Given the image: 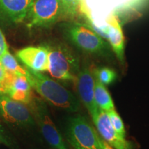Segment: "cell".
I'll return each mask as SVG.
<instances>
[{"instance_id":"1","label":"cell","mask_w":149,"mask_h":149,"mask_svg":"<svg viewBox=\"0 0 149 149\" xmlns=\"http://www.w3.org/2000/svg\"><path fill=\"white\" fill-rule=\"evenodd\" d=\"M26 77L31 88L34 89L45 101L54 107L68 112H76L80 103L76 96L64 86L41 72L25 67Z\"/></svg>"},{"instance_id":"2","label":"cell","mask_w":149,"mask_h":149,"mask_svg":"<svg viewBox=\"0 0 149 149\" xmlns=\"http://www.w3.org/2000/svg\"><path fill=\"white\" fill-rule=\"evenodd\" d=\"M44 46L48 51V71L52 77L64 81H75L81 68L78 56L64 44Z\"/></svg>"},{"instance_id":"3","label":"cell","mask_w":149,"mask_h":149,"mask_svg":"<svg viewBox=\"0 0 149 149\" xmlns=\"http://www.w3.org/2000/svg\"><path fill=\"white\" fill-rule=\"evenodd\" d=\"M63 30L67 40L84 53L100 56L107 55L109 53V43L88 24L71 22L64 24Z\"/></svg>"},{"instance_id":"4","label":"cell","mask_w":149,"mask_h":149,"mask_svg":"<svg viewBox=\"0 0 149 149\" xmlns=\"http://www.w3.org/2000/svg\"><path fill=\"white\" fill-rule=\"evenodd\" d=\"M66 136L68 143L74 149H100V135L81 115L69 119Z\"/></svg>"},{"instance_id":"5","label":"cell","mask_w":149,"mask_h":149,"mask_svg":"<svg viewBox=\"0 0 149 149\" xmlns=\"http://www.w3.org/2000/svg\"><path fill=\"white\" fill-rule=\"evenodd\" d=\"M27 106L48 144L53 149H68L62 136L50 116L44 102L33 96L32 101Z\"/></svg>"},{"instance_id":"6","label":"cell","mask_w":149,"mask_h":149,"mask_svg":"<svg viewBox=\"0 0 149 149\" xmlns=\"http://www.w3.org/2000/svg\"><path fill=\"white\" fill-rule=\"evenodd\" d=\"M61 18L59 0H35L26 19L27 26L48 29Z\"/></svg>"},{"instance_id":"7","label":"cell","mask_w":149,"mask_h":149,"mask_svg":"<svg viewBox=\"0 0 149 149\" xmlns=\"http://www.w3.org/2000/svg\"><path fill=\"white\" fill-rule=\"evenodd\" d=\"M0 117L10 124L22 127H30L35 122L26 104L16 101L1 92Z\"/></svg>"},{"instance_id":"8","label":"cell","mask_w":149,"mask_h":149,"mask_svg":"<svg viewBox=\"0 0 149 149\" xmlns=\"http://www.w3.org/2000/svg\"><path fill=\"white\" fill-rule=\"evenodd\" d=\"M95 79V72L91 70L89 67L83 66L80 68L75 81L80 100L88 110L91 117L99 110L94 97Z\"/></svg>"},{"instance_id":"9","label":"cell","mask_w":149,"mask_h":149,"mask_svg":"<svg viewBox=\"0 0 149 149\" xmlns=\"http://www.w3.org/2000/svg\"><path fill=\"white\" fill-rule=\"evenodd\" d=\"M92 120L100 137L113 148L133 149L131 143L119 135L113 128L107 112L99 109Z\"/></svg>"},{"instance_id":"10","label":"cell","mask_w":149,"mask_h":149,"mask_svg":"<svg viewBox=\"0 0 149 149\" xmlns=\"http://www.w3.org/2000/svg\"><path fill=\"white\" fill-rule=\"evenodd\" d=\"M3 93L16 101L29 105L33 97L32 88L25 75L7 72L2 86Z\"/></svg>"},{"instance_id":"11","label":"cell","mask_w":149,"mask_h":149,"mask_svg":"<svg viewBox=\"0 0 149 149\" xmlns=\"http://www.w3.org/2000/svg\"><path fill=\"white\" fill-rule=\"evenodd\" d=\"M16 56L29 69L37 72L48 70V51L44 45L23 48L17 52Z\"/></svg>"},{"instance_id":"12","label":"cell","mask_w":149,"mask_h":149,"mask_svg":"<svg viewBox=\"0 0 149 149\" xmlns=\"http://www.w3.org/2000/svg\"><path fill=\"white\" fill-rule=\"evenodd\" d=\"M35 0H0V19L8 24H19L26 19Z\"/></svg>"},{"instance_id":"13","label":"cell","mask_w":149,"mask_h":149,"mask_svg":"<svg viewBox=\"0 0 149 149\" xmlns=\"http://www.w3.org/2000/svg\"><path fill=\"white\" fill-rule=\"evenodd\" d=\"M107 24L109 26L107 40L117 59L123 64L124 61L125 39L120 20L116 15H113L108 19Z\"/></svg>"},{"instance_id":"14","label":"cell","mask_w":149,"mask_h":149,"mask_svg":"<svg viewBox=\"0 0 149 149\" xmlns=\"http://www.w3.org/2000/svg\"><path fill=\"white\" fill-rule=\"evenodd\" d=\"M94 97L97 106L100 109L105 112L115 109V104L111 94L106 88L105 85L100 82L97 78L95 84Z\"/></svg>"},{"instance_id":"15","label":"cell","mask_w":149,"mask_h":149,"mask_svg":"<svg viewBox=\"0 0 149 149\" xmlns=\"http://www.w3.org/2000/svg\"><path fill=\"white\" fill-rule=\"evenodd\" d=\"M0 61L6 71L16 75H25L26 69L19 64L17 60L12 54L6 51L0 58Z\"/></svg>"},{"instance_id":"16","label":"cell","mask_w":149,"mask_h":149,"mask_svg":"<svg viewBox=\"0 0 149 149\" xmlns=\"http://www.w3.org/2000/svg\"><path fill=\"white\" fill-rule=\"evenodd\" d=\"M61 18L72 19L79 13L82 0H59Z\"/></svg>"},{"instance_id":"17","label":"cell","mask_w":149,"mask_h":149,"mask_svg":"<svg viewBox=\"0 0 149 149\" xmlns=\"http://www.w3.org/2000/svg\"><path fill=\"white\" fill-rule=\"evenodd\" d=\"M94 72L97 79L105 86L114 82L117 78L115 70L109 67H100Z\"/></svg>"},{"instance_id":"18","label":"cell","mask_w":149,"mask_h":149,"mask_svg":"<svg viewBox=\"0 0 149 149\" xmlns=\"http://www.w3.org/2000/svg\"><path fill=\"white\" fill-rule=\"evenodd\" d=\"M109 116V121L115 131L122 137L126 138V129L124 124L121 118L120 115L115 111V109L107 112Z\"/></svg>"},{"instance_id":"19","label":"cell","mask_w":149,"mask_h":149,"mask_svg":"<svg viewBox=\"0 0 149 149\" xmlns=\"http://www.w3.org/2000/svg\"><path fill=\"white\" fill-rule=\"evenodd\" d=\"M8 44L2 31L0 30V58L6 52L8 51Z\"/></svg>"},{"instance_id":"20","label":"cell","mask_w":149,"mask_h":149,"mask_svg":"<svg viewBox=\"0 0 149 149\" xmlns=\"http://www.w3.org/2000/svg\"><path fill=\"white\" fill-rule=\"evenodd\" d=\"M7 75V72L6 71L5 68H3V65L1 64V61H0V89L1 91H2L3 93V90H2V86L4 82L6 77Z\"/></svg>"},{"instance_id":"21","label":"cell","mask_w":149,"mask_h":149,"mask_svg":"<svg viewBox=\"0 0 149 149\" xmlns=\"http://www.w3.org/2000/svg\"><path fill=\"white\" fill-rule=\"evenodd\" d=\"M100 149H114L100 136Z\"/></svg>"},{"instance_id":"22","label":"cell","mask_w":149,"mask_h":149,"mask_svg":"<svg viewBox=\"0 0 149 149\" xmlns=\"http://www.w3.org/2000/svg\"><path fill=\"white\" fill-rule=\"evenodd\" d=\"M0 140L1 141H3L4 143H7L8 141L5 130L1 125H0Z\"/></svg>"},{"instance_id":"23","label":"cell","mask_w":149,"mask_h":149,"mask_svg":"<svg viewBox=\"0 0 149 149\" xmlns=\"http://www.w3.org/2000/svg\"><path fill=\"white\" fill-rule=\"evenodd\" d=\"M0 92H1V93H2V91H1V89H0Z\"/></svg>"}]
</instances>
